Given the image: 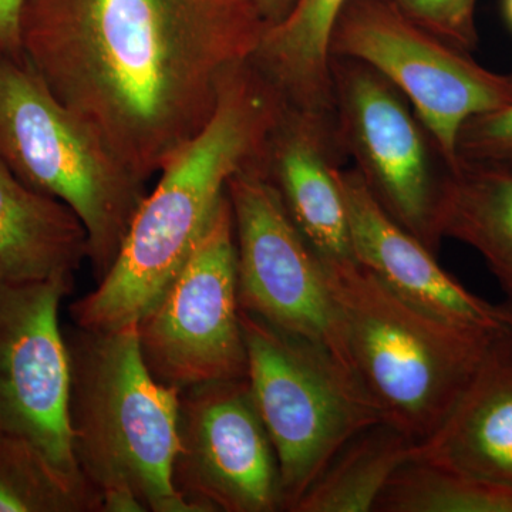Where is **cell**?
Listing matches in <instances>:
<instances>
[{
  "mask_svg": "<svg viewBox=\"0 0 512 512\" xmlns=\"http://www.w3.org/2000/svg\"><path fill=\"white\" fill-rule=\"evenodd\" d=\"M498 316H500L501 322L505 328L510 330L512 333V301L511 299H507V301L500 303L497 305Z\"/></svg>",
  "mask_w": 512,
  "mask_h": 512,
  "instance_id": "26",
  "label": "cell"
},
{
  "mask_svg": "<svg viewBox=\"0 0 512 512\" xmlns=\"http://www.w3.org/2000/svg\"><path fill=\"white\" fill-rule=\"evenodd\" d=\"M349 0H296L288 18L266 30L251 62L286 106L335 123L330 42Z\"/></svg>",
  "mask_w": 512,
  "mask_h": 512,
  "instance_id": "17",
  "label": "cell"
},
{
  "mask_svg": "<svg viewBox=\"0 0 512 512\" xmlns=\"http://www.w3.org/2000/svg\"><path fill=\"white\" fill-rule=\"evenodd\" d=\"M25 0H0V57L22 56L20 16Z\"/></svg>",
  "mask_w": 512,
  "mask_h": 512,
  "instance_id": "24",
  "label": "cell"
},
{
  "mask_svg": "<svg viewBox=\"0 0 512 512\" xmlns=\"http://www.w3.org/2000/svg\"><path fill=\"white\" fill-rule=\"evenodd\" d=\"M414 444L390 421L372 424L340 448L293 512H375L384 488L412 458Z\"/></svg>",
  "mask_w": 512,
  "mask_h": 512,
  "instance_id": "19",
  "label": "cell"
},
{
  "mask_svg": "<svg viewBox=\"0 0 512 512\" xmlns=\"http://www.w3.org/2000/svg\"><path fill=\"white\" fill-rule=\"evenodd\" d=\"M412 458L512 485V333L504 325L440 426L414 444Z\"/></svg>",
  "mask_w": 512,
  "mask_h": 512,
  "instance_id": "15",
  "label": "cell"
},
{
  "mask_svg": "<svg viewBox=\"0 0 512 512\" xmlns=\"http://www.w3.org/2000/svg\"><path fill=\"white\" fill-rule=\"evenodd\" d=\"M336 136L367 190L400 227L436 254L443 173L409 101L382 74L348 57H330Z\"/></svg>",
  "mask_w": 512,
  "mask_h": 512,
  "instance_id": "10",
  "label": "cell"
},
{
  "mask_svg": "<svg viewBox=\"0 0 512 512\" xmlns=\"http://www.w3.org/2000/svg\"><path fill=\"white\" fill-rule=\"evenodd\" d=\"M0 512H103L100 491L42 447L0 431Z\"/></svg>",
  "mask_w": 512,
  "mask_h": 512,
  "instance_id": "20",
  "label": "cell"
},
{
  "mask_svg": "<svg viewBox=\"0 0 512 512\" xmlns=\"http://www.w3.org/2000/svg\"><path fill=\"white\" fill-rule=\"evenodd\" d=\"M269 28L279 25L295 8L296 0H248Z\"/></svg>",
  "mask_w": 512,
  "mask_h": 512,
  "instance_id": "25",
  "label": "cell"
},
{
  "mask_svg": "<svg viewBox=\"0 0 512 512\" xmlns=\"http://www.w3.org/2000/svg\"><path fill=\"white\" fill-rule=\"evenodd\" d=\"M439 231L476 249L512 301V164L444 167Z\"/></svg>",
  "mask_w": 512,
  "mask_h": 512,
  "instance_id": "18",
  "label": "cell"
},
{
  "mask_svg": "<svg viewBox=\"0 0 512 512\" xmlns=\"http://www.w3.org/2000/svg\"><path fill=\"white\" fill-rule=\"evenodd\" d=\"M248 382L274 444L282 505L293 512L340 448L384 419L355 373L325 350L241 311Z\"/></svg>",
  "mask_w": 512,
  "mask_h": 512,
  "instance_id": "6",
  "label": "cell"
},
{
  "mask_svg": "<svg viewBox=\"0 0 512 512\" xmlns=\"http://www.w3.org/2000/svg\"><path fill=\"white\" fill-rule=\"evenodd\" d=\"M336 178L357 264L406 301L440 318L477 328H500L497 305L467 291L437 262L436 254L380 207L356 168L339 165Z\"/></svg>",
  "mask_w": 512,
  "mask_h": 512,
  "instance_id": "14",
  "label": "cell"
},
{
  "mask_svg": "<svg viewBox=\"0 0 512 512\" xmlns=\"http://www.w3.org/2000/svg\"><path fill=\"white\" fill-rule=\"evenodd\" d=\"M353 367L384 419L420 443L450 412L500 328L440 318L357 262L325 265Z\"/></svg>",
  "mask_w": 512,
  "mask_h": 512,
  "instance_id": "4",
  "label": "cell"
},
{
  "mask_svg": "<svg viewBox=\"0 0 512 512\" xmlns=\"http://www.w3.org/2000/svg\"><path fill=\"white\" fill-rule=\"evenodd\" d=\"M269 26L248 0H25L47 89L147 183L210 123Z\"/></svg>",
  "mask_w": 512,
  "mask_h": 512,
  "instance_id": "1",
  "label": "cell"
},
{
  "mask_svg": "<svg viewBox=\"0 0 512 512\" xmlns=\"http://www.w3.org/2000/svg\"><path fill=\"white\" fill-rule=\"evenodd\" d=\"M421 28L458 49L470 52L478 43L477 0H387Z\"/></svg>",
  "mask_w": 512,
  "mask_h": 512,
  "instance_id": "22",
  "label": "cell"
},
{
  "mask_svg": "<svg viewBox=\"0 0 512 512\" xmlns=\"http://www.w3.org/2000/svg\"><path fill=\"white\" fill-rule=\"evenodd\" d=\"M512 164V163H511Z\"/></svg>",
  "mask_w": 512,
  "mask_h": 512,
  "instance_id": "28",
  "label": "cell"
},
{
  "mask_svg": "<svg viewBox=\"0 0 512 512\" xmlns=\"http://www.w3.org/2000/svg\"><path fill=\"white\" fill-rule=\"evenodd\" d=\"M171 483L192 512H276L281 473L247 377L180 393Z\"/></svg>",
  "mask_w": 512,
  "mask_h": 512,
  "instance_id": "11",
  "label": "cell"
},
{
  "mask_svg": "<svg viewBox=\"0 0 512 512\" xmlns=\"http://www.w3.org/2000/svg\"><path fill=\"white\" fill-rule=\"evenodd\" d=\"M227 194L241 311L325 350L356 375L325 264L293 224L274 185L254 163L229 178Z\"/></svg>",
  "mask_w": 512,
  "mask_h": 512,
  "instance_id": "9",
  "label": "cell"
},
{
  "mask_svg": "<svg viewBox=\"0 0 512 512\" xmlns=\"http://www.w3.org/2000/svg\"><path fill=\"white\" fill-rule=\"evenodd\" d=\"M0 161L79 217L101 281L147 197L146 183L64 109L23 55L0 57Z\"/></svg>",
  "mask_w": 512,
  "mask_h": 512,
  "instance_id": "5",
  "label": "cell"
},
{
  "mask_svg": "<svg viewBox=\"0 0 512 512\" xmlns=\"http://www.w3.org/2000/svg\"><path fill=\"white\" fill-rule=\"evenodd\" d=\"M372 67L412 104L444 167L458 163L461 127L512 103V74L485 69L387 0H349L339 16L330 57Z\"/></svg>",
  "mask_w": 512,
  "mask_h": 512,
  "instance_id": "7",
  "label": "cell"
},
{
  "mask_svg": "<svg viewBox=\"0 0 512 512\" xmlns=\"http://www.w3.org/2000/svg\"><path fill=\"white\" fill-rule=\"evenodd\" d=\"M64 338L73 454L103 512H192L171 483L180 392L147 369L137 323L106 332L76 326Z\"/></svg>",
  "mask_w": 512,
  "mask_h": 512,
  "instance_id": "3",
  "label": "cell"
},
{
  "mask_svg": "<svg viewBox=\"0 0 512 512\" xmlns=\"http://www.w3.org/2000/svg\"><path fill=\"white\" fill-rule=\"evenodd\" d=\"M503 10L504 18L507 20L508 26L512 29V0H504Z\"/></svg>",
  "mask_w": 512,
  "mask_h": 512,
  "instance_id": "27",
  "label": "cell"
},
{
  "mask_svg": "<svg viewBox=\"0 0 512 512\" xmlns=\"http://www.w3.org/2000/svg\"><path fill=\"white\" fill-rule=\"evenodd\" d=\"M89 256L86 229L62 201L40 194L0 161V279L74 276Z\"/></svg>",
  "mask_w": 512,
  "mask_h": 512,
  "instance_id": "16",
  "label": "cell"
},
{
  "mask_svg": "<svg viewBox=\"0 0 512 512\" xmlns=\"http://www.w3.org/2000/svg\"><path fill=\"white\" fill-rule=\"evenodd\" d=\"M282 104L251 60L229 77L210 123L160 171L110 271L70 306L77 328L121 329L160 301L210 227L229 178L261 157Z\"/></svg>",
  "mask_w": 512,
  "mask_h": 512,
  "instance_id": "2",
  "label": "cell"
},
{
  "mask_svg": "<svg viewBox=\"0 0 512 512\" xmlns=\"http://www.w3.org/2000/svg\"><path fill=\"white\" fill-rule=\"evenodd\" d=\"M74 276L0 279V431L43 448L59 466L82 473L72 447L69 350L59 322Z\"/></svg>",
  "mask_w": 512,
  "mask_h": 512,
  "instance_id": "12",
  "label": "cell"
},
{
  "mask_svg": "<svg viewBox=\"0 0 512 512\" xmlns=\"http://www.w3.org/2000/svg\"><path fill=\"white\" fill-rule=\"evenodd\" d=\"M375 512H512V485L412 458L384 488Z\"/></svg>",
  "mask_w": 512,
  "mask_h": 512,
  "instance_id": "21",
  "label": "cell"
},
{
  "mask_svg": "<svg viewBox=\"0 0 512 512\" xmlns=\"http://www.w3.org/2000/svg\"><path fill=\"white\" fill-rule=\"evenodd\" d=\"M458 160L512 163V103L473 117L461 127Z\"/></svg>",
  "mask_w": 512,
  "mask_h": 512,
  "instance_id": "23",
  "label": "cell"
},
{
  "mask_svg": "<svg viewBox=\"0 0 512 512\" xmlns=\"http://www.w3.org/2000/svg\"><path fill=\"white\" fill-rule=\"evenodd\" d=\"M137 338L151 375L177 392L248 376L228 194L173 284L138 320Z\"/></svg>",
  "mask_w": 512,
  "mask_h": 512,
  "instance_id": "8",
  "label": "cell"
},
{
  "mask_svg": "<svg viewBox=\"0 0 512 512\" xmlns=\"http://www.w3.org/2000/svg\"><path fill=\"white\" fill-rule=\"evenodd\" d=\"M342 154L333 121L284 103L256 161L325 265L356 262L348 211L336 178Z\"/></svg>",
  "mask_w": 512,
  "mask_h": 512,
  "instance_id": "13",
  "label": "cell"
}]
</instances>
